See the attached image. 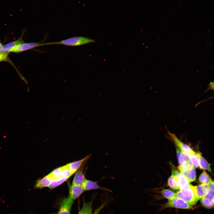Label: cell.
I'll return each instance as SVG.
<instances>
[{
  "mask_svg": "<svg viewBox=\"0 0 214 214\" xmlns=\"http://www.w3.org/2000/svg\"><path fill=\"white\" fill-rule=\"evenodd\" d=\"M176 194V196L183 199L191 205L196 204L199 200L196 195L195 186L189 183L180 189Z\"/></svg>",
  "mask_w": 214,
  "mask_h": 214,
  "instance_id": "1",
  "label": "cell"
},
{
  "mask_svg": "<svg viewBox=\"0 0 214 214\" xmlns=\"http://www.w3.org/2000/svg\"><path fill=\"white\" fill-rule=\"evenodd\" d=\"M95 42V40L83 36L70 37L59 41L44 43V45H62L68 46H77Z\"/></svg>",
  "mask_w": 214,
  "mask_h": 214,
  "instance_id": "2",
  "label": "cell"
},
{
  "mask_svg": "<svg viewBox=\"0 0 214 214\" xmlns=\"http://www.w3.org/2000/svg\"><path fill=\"white\" fill-rule=\"evenodd\" d=\"M170 207L188 209H191L192 207L185 200L176 196L163 205L161 209Z\"/></svg>",
  "mask_w": 214,
  "mask_h": 214,
  "instance_id": "3",
  "label": "cell"
},
{
  "mask_svg": "<svg viewBox=\"0 0 214 214\" xmlns=\"http://www.w3.org/2000/svg\"><path fill=\"white\" fill-rule=\"evenodd\" d=\"M167 134L181 152L188 154L191 156L196 153L188 145L182 142L175 134L171 133L168 130H167Z\"/></svg>",
  "mask_w": 214,
  "mask_h": 214,
  "instance_id": "4",
  "label": "cell"
},
{
  "mask_svg": "<svg viewBox=\"0 0 214 214\" xmlns=\"http://www.w3.org/2000/svg\"><path fill=\"white\" fill-rule=\"evenodd\" d=\"M43 41L38 42L23 43L15 46L11 52L20 53L43 45Z\"/></svg>",
  "mask_w": 214,
  "mask_h": 214,
  "instance_id": "5",
  "label": "cell"
},
{
  "mask_svg": "<svg viewBox=\"0 0 214 214\" xmlns=\"http://www.w3.org/2000/svg\"><path fill=\"white\" fill-rule=\"evenodd\" d=\"M74 200L69 196L62 199L59 204V208L57 214H70Z\"/></svg>",
  "mask_w": 214,
  "mask_h": 214,
  "instance_id": "6",
  "label": "cell"
},
{
  "mask_svg": "<svg viewBox=\"0 0 214 214\" xmlns=\"http://www.w3.org/2000/svg\"><path fill=\"white\" fill-rule=\"evenodd\" d=\"M24 32V31L23 32L21 36L17 40L9 43L3 46L0 50V53H9L11 52L13 48L16 45L24 43L23 38Z\"/></svg>",
  "mask_w": 214,
  "mask_h": 214,
  "instance_id": "7",
  "label": "cell"
},
{
  "mask_svg": "<svg viewBox=\"0 0 214 214\" xmlns=\"http://www.w3.org/2000/svg\"><path fill=\"white\" fill-rule=\"evenodd\" d=\"M69 185V196L74 200L78 198L84 191L81 185Z\"/></svg>",
  "mask_w": 214,
  "mask_h": 214,
  "instance_id": "8",
  "label": "cell"
},
{
  "mask_svg": "<svg viewBox=\"0 0 214 214\" xmlns=\"http://www.w3.org/2000/svg\"><path fill=\"white\" fill-rule=\"evenodd\" d=\"M81 185L84 191H89L94 189H100L111 191L108 189L100 186L97 184V182L86 179Z\"/></svg>",
  "mask_w": 214,
  "mask_h": 214,
  "instance_id": "9",
  "label": "cell"
},
{
  "mask_svg": "<svg viewBox=\"0 0 214 214\" xmlns=\"http://www.w3.org/2000/svg\"><path fill=\"white\" fill-rule=\"evenodd\" d=\"M90 156V154L89 155L81 159L67 164L72 175L78 170L83 163H85Z\"/></svg>",
  "mask_w": 214,
  "mask_h": 214,
  "instance_id": "10",
  "label": "cell"
},
{
  "mask_svg": "<svg viewBox=\"0 0 214 214\" xmlns=\"http://www.w3.org/2000/svg\"><path fill=\"white\" fill-rule=\"evenodd\" d=\"M83 169V168L80 169L76 171L73 180L72 184L82 185L86 180Z\"/></svg>",
  "mask_w": 214,
  "mask_h": 214,
  "instance_id": "11",
  "label": "cell"
},
{
  "mask_svg": "<svg viewBox=\"0 0 214 214\" xmlns=\"http://www.w3.org/2000/svg\"><path fill=\"white\" fill-rule=\"evenodd\" d=\"M208 185L202 184L195 186L196 193L197 196L199 199L205 197L210 190Z\"/></svg>",
  "mask_w": 214,
  "mask_h": 214,
  "instance_id": "12",
  "label": "cell"
},
{
  "mask_svg": "<svg viewBox=\"0 0 214 214\" xmlns=\"http://www.w3.org/2000/svg\"><path fill=\"white\" fill-rule=\"evenodd\" d=\"M52 180V179L48 174L38 180L36 182L35 187L36 188L41 189L48 187Z\"/></svg>",
  "mask_w": 214,
  "mask_h": 214,
  "instance_id": "13",
  "label": "cell"
},
{
  "mask_svg": "<svg viewBox=\"0 0 214 214\" xmlns=\"http://www.w3.org/2000/svg\"><path fill=\"white\" fill-rule=\"evenodd\" d=\"M93 200L89 202H84L83 206L78 214H92Z\"/></svg>",
  "mask_w": 214,
  "mask_h": 214,
  "instance_id": "14",
  "label": "cell"
},
{
  "mask_svg": "<svg viewBox=\"0 0 214 214\" xmlns=\"http://www.w3.org/2000/svg\"><path fill=\"white\" fill-rule=\"evenodd\" d=\"M193 165L190 160L186 161L182 165L179 166L178 169L180 172L185 176L188 172L193 167Z\"/></svg>",
  "mask_w": 214,
  "mask_h": 214,
  "instance_id": "15",
  "label": "cell"
},
{
  "mask_svg": "<svg viewBox=\"0 0 214 214\" xmlns=\"http://www.w3.org/2000/svg\"><path fill=\"white\" fill-rule=\"evenodd\" d=\"M176 178L180 189L183 188L190 183L186 177L182 175L181 173Z\"/></svg>",
  "mask_w": 214,
  "mask_h": 214,
  "instance_id": "16",
  "label": "cell"
},
{
  "mask_svg": "<svg viewBox=\"0 0 214 214\" xmlns=\"http://www.w3.org/2000/svg\"><path fill=\"white\" fill-rule=\"evenodd\" d=\"M211 181V178L205 171L200 175L199 178V182L202 184L208 185Z\"/></svg>",
  "mask_w": 214,
  "mask_h": 214,
  "instance_id": "17",
  "label": "cell"
},
{
  "mask_svg": "<svg viewBox=\"0 0 214 214\" xmlns=\"http://www.w3.org/2000/svg\"><path fill=\"white\" fill-rule=\"evenodd\" d=\"M168 185L171 188L174 190H180L175 177L172 174L168 180Z\"/></svg>",
  "mask_w": 214,
  "mask_h": 214,
  "instance_id": "18",
  "label": "cell"
},
{
  "mask_svg": "<svg viewBox=\"0 0 214 214\" xmlns=\"http://www.w3.org/2000/svg\"><path fill=\"white\" fill-rule=\"evenodd\" d=\"M199 168L200 169L208 170L211 172L210 168V164L208 163L207 161L200 155L199 156Z\"/></svg>",
  "mask_w": 214,
  "mask_h": 214,
  "instance_id": "19",
  "label": "cell"
},
{
  "mask_svg": "<svg viewBox=\"0 0 214 214\" xmlns=\"http://www.w3.org/2000/svg\"><path fill=\"white\" fill-rule=\"evenodd\" d=\"M160 193L168 200L171 199L176 196V193L173 191L168 189H163Z\"/></svg>",
  "mask_w": 214,
  "mask_h": 214,
  "instance_id": "20",
  "label": "cell"
},
{
  "mask_svg": "<svg viewBox=\"0 0 214 214\" xmlns=\"http://www.w3.org/2000/svg\"><path fill=\"white\" fill-rule=\"evenodd\" d=\"M201 155L200 153L196 152L191 157L190 161L194 168L199 167V156Z\"/></svg>",
  "mask_w": 214,
  "mask_h": 214,
  "instance_id": "21",
  "label": "cell"
},
{
  "mask_svg": "<svg viewBox=\"0 0 214 214\" xmlns=\"http://www.w3.org/2000/svg\"><path fill=\"white\" fill-rule=\"evenodd\" d=\"M52 180L62 178L61 176V167L56 168L48 174Z\"/></svg>",
  "mask_w": 214,
  "mask_h": 214,
  "instance_id": "22",
  "label": "cell"
},
{
  "mask_svg": "<svg viewBox=\"0 0 214 214\" xmlns=\"http://www.w3.org/2000/svg\"><path fill=\"white\" fill-rule=\"evenodd\" d=\"M61 176L62 178L68 179L72 175L67 164L61 167Z\"/></svg>",
  "mask_w": 214,
  "mask_h": 214,
  "instance_id": "23",
  "label": "cell"
},
{
  "mask_svg": "<svg viewBox=\"0 0 214 214\" xmlns=\"http://www.w3.org/2000/svg\"><path fill=\"white\" fill-rule=\"evenodd\" d=\"M191 156L188 154L181 152L180 157L178 159L179 166H181L186 161L189 160Z\"/></svg>",
  "mask_w": 214,
  "mask_h": 214,
  "instance_id": "24",
  "label": "cell"
},
{
  "mask_svg": "<svg viewBox=\"0 0 214 214\" xmlns=\"http://www.w3.org/2000/svg\"><path fill=\"white\" fill-rule=\"evenodd\" d=\"M68 178H62L56 180H52L48 187L50 189H53L61 185L65 182Z\"/></svg>",
  "mask_w": 214,
  "mask_h": 214,
  "instance_id": "25",
  "label": "cell"
},
{
  "mask_svg": "<svg viewBox=\"0 0 214 214\" xmlns=\"http://www.w3.org/2000/svg\"><path fill=\"white\" fill-rule=\"evenodd\" d=\"M185 176L190 182L194 181L196 178V172L195 168L193 167L191 169Z\"/></svg>",
  "mask_w": 214,
  "mask_h": 214,
  "instance_id": "26",
  "label": "cell"
},
{
  "mask_svg": "<svg viewBox=\"0 0 214 214\" xmlns=\"http://www.w3.org/2000/svg\"><path fill=\"white\" fill-rule=\"evenodd\" d=\"M201 202L204 207L210 208L213 206L211 201L205 197L201 199Z\"/></svg>",
  "mask_w": 214,
  "mask_h": 214,
  "instance_id": "27",
  "label": "cell"
},
{
  "mask_svg": "<svg viewBox=\"0 0 214 214\" xmlns=\"http://www.w3.org/2000/svg\"><path fill=\"white\" fill-rule=\"evenodd\" d=\"M9 53H0V62L8 61V56Z\"/></svg>",
  "mask_w": 214,
  "mask_h": 214,
  "instance_id": "28",
  "label": "cell"
},
{
  "mask_svg": "<svg viewBox=\"0 0 214 214\" xmlns=\"http://www.w3.org/2000/svg\"><path fill=\"white\" fill-rule=\"evenodd\" d=\"M214 197V193L210 189L206 195L205 197L211 201Z\"/></svg>",
  "mask_w": 214,
  "mask_h": 214,
  "instance_id": "29",
  "label": "cell"
},
{
  "mask_svg": "<svg viewBox=\"0 0 214 214\" xmlns=\"http://www.w3.org/2000/svg\"><path fill=\"white\" fill-rule=\"evenodd\" d=\"M106 204L104 203L102 204L100 206L96 209L92 214H98L103 208L104 207Z\"/></svg>",
  "mask_w": 214,
  "mask_h": 214,
  "instance_id": "30",
  "label": "cell"
},
{
  "mask_svg": "<svg viewBox=\"0 0 214 214\" xmlns=\"http://www.w3.org/2000/svg\"><path fill=\"white\" fill-rule=\"evenodd\" d=\"M208 185L210 189L214 193V181L212 180Z\"/></svg>",
  "mask_w": 214,
  "mask_h": 214,
  "instance_id": "31",
  "label": "cell"
},
{
  "mask_svg": "<svg viewBox=\"0 0 214 214\" xmlns=\"http://www.w3.org/2000/svg\"><path fill=\"white\" fill-rule=\"evenodd\" d=\"M208 89H211L214 90V82H212L210 83Z\"/></svg>",
  "mask_w": 214,
  "mask_h": 214,
  "instance_id": "32",
  "label": "cell"
},
{
  "mask_svg": "<svg viewBox=\"0 0 214 214\" xmlns=\"http://www.w3.org/2000/svg\"><path fill=\"white\" fill-rule=\"evenodd\" d=\"M176 151L177 158L178 159L180 157L181 151L177 147H176Z\"/></svg>",
  "mask_w": 214,
  "mask_h": 214,
  "instance_id": "33",
  "label": "cell"
},
{
  "mask_svg": "<svg viewBox=\"0 0 214 214\" xmlns=\"http://www.w3.org/2000/svg\"><path fill=\"white\" fill-rule=\"evenodd\" d=\"M211 202L213 205V206H214V197L213 199L211 201Z\"/></svg>",
  "mask_w": 214,
  "mask_h": 214,
  "instance_id": "34",
  "label": "cell"
},
{
  "mask_svg": "<svg viewBox=\"0 0 214 214\" xmlns=\"http://www.w3.org/2000/svg\"><path fill=\"white\" fill-rule=\"evenodd\" d=\"M3 46V45L2 44H1V43L0 42V50L1 48Z\"/></svg>",
  "mask_w": 214,
  "mask_h": 214,
  "instance_id": "35",
  "label": "cell"
},
{
  "mask_svg": "<svg viewBox=\"0 0 214 214\" xmlns=\"http://www.w3.org/2000/svg\"><path fill=\"white\" fill-rule=\"evenodd\" d=\"M214 98V97H211L209 98V99H207V100H208L210 99H212V98Z\"/></svg>",
  "mask_w": 214,
  "mask_h": 214,
  "instance_id": "36",
  "label": "cell"
}]
</instances>
